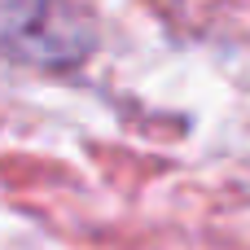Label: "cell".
I'll return each mask as SVG.
<instances>
[{"label":"cell","instance_id":"obj_1","mask_svg":"<svg viewBox=\"0 0 250 250\" xmlns=\"http://www.w3.org/2000/svg\"><path fill=\"white\" fill-rule=\"evenodd\" d=\"M97 44L92 22L66 4V0H4L0 4V53L26 62L66 70L79 66Z\"/></svg>","mask_w":250,"mask_h":250}]
</instances>
